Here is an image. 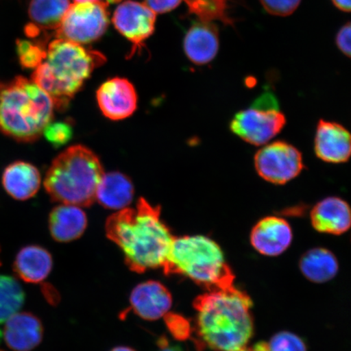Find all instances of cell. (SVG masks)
Wrapping results in <instances>:
<instances>
[{"mask_svg":"<svg viewBox=\"0 0 351 351\" xmlns=\"http://www.w3.org/2000/svg\"><path fill=\"white\" fill-rule=\"evenodd\" d=\"M0 351H3V350H0Z\"/></svg>","mask_w":351,"mask_h":351,"instance_id":"cell-39","label":"cell"},{"mask_svg":"<svg viewBox=\"0 0 351 351\" xmlns=\"http://www.w3.org/2000/svg\"><path fill=\"white\" fill-rule=\"evenodd\" d=\"M110 351H136L133 348H129V346H117V348H113Z\"/></svg>","mask_w":351,"mask_h":351,"instance_id":"cell-35","label":"cell"},{"mask_svg":"<svg viewBox=\"0 0 351 351\" xmlns=\"http://www.w3.org/2000/svg\"><path fill=\"white\" fill-rule=\"evenodd\" d=\"M104 169L97 156L81 145L70 147L52 162L44 186L52 200L64 204L90 207Z\"/></svg>","mask_w":351,"mask_h":351,"instance_id":"cell-6","label":"cell"},{"mask_svg":"<svg viewBox=\"0 0 351 351\" xmlns=\"http://www.w3.org/2000/svg\"><path fill=\"white\" fill-rule=\"evenodd\" d=\"M108 24L106 2H75L66 12L56 36L78 44L90 43L103 36Z\"/></svg>","mask_w":351,"mask_h":351,"instance_id":"cell-8","label":"cell"},{"mask_svg":"<svg viewBox=\"0 0 351 351\" xmlns=\"http://www.w3.org/2000/svg\"><path fill=\"white\" fill-rule=\"evenodd\" d=\"M254 162L260 177L274 185H285L304 169L300 150L284 141L263 145L254 156Z\"/></svg>","mask_w":351,"mask_h":351,"instance_id":"cell-9","label":"cell"},{"mask_svg":"<svg viewBox=\"0 0 351 351\" xmlns=\"http://www.w3.org/2000/svg\"><path fill=\"white\" fill-rule=\"evenodd\" d=\"M287 125L273 92L266 91L247 108L237 112L230 122V130L244 142L263 146L278 136Z\"/></svg>","mask_w":351,"mask_h":351,"instance_id":"cell-7","label":"cell"},{"mask_svg":"<svg viewBox=\"0 0 351 351\" xmlns=\"http://www.w3.org/2000/svg\"><path fill=\"white\" fill-rule=\"evenodd\" d=\"M314 229L323 234L341 235L351 225L350 208L339 197H328L314 206L311 212Z\"/></svg>","mask_w":351,"mask_h":351,"instance_id":"cell-17","label":"cell"},{"mask_svg":"<svg viewBox=\"0 0 351 351\" xmlns=\"http://www.w3.org/2000/svg\"><path fill=\"white\" fill-rule=\"evenodd\" d=\"M55 108L53 100L32 80L19 77L0 85V130L20 141L40 137Z\"/></svg>","mask_w":351,"mask_h":351,"instance_id":"cell-5","label":"cell"},{"mask_svg":"<svg viewBox=\"0 0 351 351\" xmlns=\"http://www.w3.org/2000/svg\"><path fill=\"white\" fill-rule=\"evenodd\" d=\"M2 182L8 195L24 201L37 194L41 185V175L36 167L25 162H16L7 167Z\"/></svg>","mask_w":351,"mask_h":351,"instance_id":"cell-20","label":"cell"},{"mask_svg":"<svg viewBox=\"0 0 351 351\" xmlns=\"http://www.w3.org/2000/svg\"><path fill=\"white\" fill-rule=\"evenodd\" d=\"M70 4L69 0H32L29 7V16L33 25L41 29H58Z\"/></svg>","mask_w":351,"mask_h":351,"instance_id":"cell-23","label":"cell"},{"mask_svg":"<svg viewBox=\"0 0 351 351\" xmlns=\"http://www.w3.org/2000/svg\"><path fill=\"white\" fill-rule=\"evenodd\" d=\"M183 0H145V4L155 13H166L175 10Z\"/></svg>","mask_w":351,"mask_h":351,"instance_id":"cell-32","label":"cell"},{"mask_svg":"<svg viewBox=\"0 0 351 351\" xmlns=\"http://www.w3.org/2000/svg\"><path fill=\"white\" fill-rule=\"evenodd\" d=\"M73 127L65 121L50 122L43 132L47 141L56 147L63 146L72 138Z\"/></svg>","mask_w":351,"mask_h":351,"instance_id":"cell-28","label":"cell"},{"mask_svg":"<svg viewBox=\"0 0 351 351\" xmlns=\"http://www.w3.org/2000/svg\"><path fill=\"white\" fill-rule=\"evenodd\" d=\"M189 11L199 21H221L225 25H234L230 16L231 3L234 0H185Z\"/></svg>","mask_w":351,"mask_h":351,"instance_id":"cell-25","label":"cell"},{"mask_svg":"<svg viewBox=\"0 0 351 351\" xmlns=\"http://www.w3.org/2000/svg\"><path fill=\"white\" fill-rule=\"evenodd\" d=\"M350 34H351V25L350 22L342 26L339 32H337L336 36V44L339 49L342 53L350 57Z\"/></svg>","mask_w":351,"mask_h":351,"instance_id":"cell-31","label":"cell"},{"mask_svg":"<svg viewBox=\"0 0 351 351\" xmlns=\"http://www.w3.org/2000/svg\"><path fill=\"white\" fill-rule=\"evenodd\" d=\"M0 265H1V263H0Z\"/></svg>","mask_w":351,"mask_h":351,"instance_id":"cell-38","label":"cell"},{"mask_svg":"<svg viewBox=\"0 0 351 351\" xmlns=\"http://www.w3.org/2000/svg\"><path fill=\"white\" fill-rule=\"evenodd\" d=\"M253 302L241 289L212 291L195 298V332L201 346L215 351H238L254 333Z\"/></svg>","mask_w":351,"mask_h":351,"instance_id":"cell-2","label":"cell"},{"mask_svg":"<svg viewBox=\"0 0 351 351\" xmlns=\"http://www.w3.org/2000/svg\"><path fill=\"white\" fill-rule=\"evenodd\" d=\"M53 267L51 254L40 245H30L21 248L17 253L13 270L25 282H42L51 274Z\"/></svg>","mask_w":351,"mask_h":351,"instance_id":"cell-18","label":"cell"},{"mask_svg":"<svg viewBox=\"0 0 351 351\" xmlns=\"http://www.w3.org/2000/svg\"><path fill=\"white\" fill-rule=\"evenodd\" d=\"M265 10L271 15L288 16L300 7L302 0H260Z\"/></svg>","mask_w":351,"mask_h":351,"instance_id":"cell-29","label":"cell"},{"mask_svg":"<svg viewBox=\"0 0 351 351\" xmlns=\"http://www.w3.org/2000/svg\"><path fill=\"white\" fill-rule=\"evenodd\" d=\"M108 238L124 254L132 271L163 267L174 237L160 218V208L141 197L135 208L120 210L105 223Z\"/></svg>","mask_w":351,"mask_h":351,"instance_id":"cell-1","label":"cell"},{"mask_svg":"<svg viewBox=\"0 0 351 351\" xmlns=\"http://www.w3.org/2000/svg\"><path fill=\"white\" fill-rule=\"evenodd\" d=\"M187 58L196 65H205L216 58L219 47V30L212 21H199L191 26L183 43Z\"/></svg>","mask_w":351,"mask_h":351,"instance_id":"cell-15","label":"cell"},{"mask_svg":"<svg viewBox=\"0 0 351 351\" xmlns=\"http://www.w3.org/2000/svg\"><path fill=\"white\" fill-rule=\"evenodd\" d=\"M87 217L84 210L77 206L60 204L49 216V230L52 239L59 243H69L84 234Z\"/></svg>","mask_w":351,"mask_h":351,"instance_id":"cell-19","label":"cell"},{"mask_svg":"<svg viewBox=\"0 0 351 351\" xmlns=\"http://www.w3.org/2000/svg\"><path fill=\"white\" fill-rule=\"evenodd\" d=\"M238 351H253V350H252V348L251 349H248L247 348H244L241 349V350H239Z\"/></svg>","mask_w":351,"mask_h":351,"instance_id":"cell-37","label":"cell"},{"mask_svg":"<svg viewBox=\"0 0 351 351\" xmlns=\"http://www.w3.org/2000/svg\"><path fill=\"white\" fill-rule=\"evenodd\" d=\"M293 240L291 226L285 219L266 217L253 227L251 243L258 253L267 256H278L284 253Z\"/></svg>","mask_w":351,"mask_h":351,"instance_id":"cell-14","label":"cell"},{"mask_svg":"<svg viewBox=\"0 0 351 351\" xmlns=\"http://www.w3.org/2000/svg\"><path fill=\"white\" fill-rule=\"evenodd\" d=\"M134 190L130 179L121 173L104 174L100 180L95 200L104 208L122 210L133 201Z\"/></svg>","mask_w":351,"mask_h":351,"instance_id":"cell-21","label":"cell"},{"mask_svg":"<svg viewBox=\"0 0 351 351\" xmlns=\"http://www.w3.org/2000/svg\"><path fill=\"white\" fill-rule=\"evenodd\" d=\"M16 48L20 62L26 69H35L46 59L47 50L38 43L19 40Z\"/></svg>","mask_w":351,"mask_h":351,"instance_id":"cell-27","label":"cell"},{"mask_svg":"<svg viewBox=\"0 0 351 351\" xmlns=\"http://www.w3.org/2000/svg\"><path fill=\"white\" fill-rule=\"evenodd\" d=\"M253 351H307L301 337L291 332L276 333L269 341L254 344Z\"/></svg>","mask_w":351,"mask_h":351,"instance_id":"cell-26","label":"cell"},{"mask_svg":"<svg viewBox=\"0 0 351 351\" xmlns=\"http://www.w3.org/2000/svg\"><path fill=\"white\" fill-rule=\"evenodd\" d=\"M7 346L14 351H32L41 343L43 326L36 315L16 313L5 322L3 331Z\"/></svg>","mask_w":351,"mask_h":351,"instance_id":"cell-16","label":"cell"},{"mask_svg":"<svg viewBox=\"0 0 351 351\" xmlns=\"http://www.w3.org/2000/svg\"><path fill=\"white\" fill-rule=\"evenodd\" d=\"M158 346H159V351H183L179 346L171 345L166 337H160L157 341Z\"/></svg>","mask_w":351,"mask_h":351,"instance_id":"cell-33","label":"cell"},{"mask_svg":"<svg viewBox=\"0 0 351 351\" xmlns=\"http://www.w3.org/2000/svg\"><path fill=\"white\" fill-rule=\"evenodd\" d=\"M165 324L171 335L176 339L186 340L191 335V326L188 320L173 313H167L165 315Z\"/></svg>","mask_w":351,"mask_h":351,"instance_id":"cell-30","label":"cell"},{"mask_svg":"<svg viewBox=\"0 0 351 351\" xmlns=\"http://www.w3.org/2000/svg\"><path fill=\"white\" fill-rule=\"evenodd\" d=\"M156 13L146 4L127 0L114 12L115 28L133 44V53L139 49L155 30Z\"/></svg>","mask_w":351,"mask_h":351,"instance_id":"cell-10","label":"cell"},{"mask_svg":"<svg viewBox=\"0 0 351 351\" xmlns=\"http://www.w3.org/2000/svg\"><path fill=\"white\" fill-rule=\"evenodd\" d=\"M104 115L112 121L126 119L138 107V95L132 83L125 78L114 77L100 86L96 94Z\"/></svg>","mask_w":351,"mask_h":351,"instance_id":"cell-11","label":"cell"},{"mask_svg":"<svg viewBox=\"0 0 351 351\" xmlns=\"http://www.w3.org/2000/svg\"><path fill=\"white\" fill-rule=\"evenodd\" d=\"M315 155L326 163L342 164L351 155L350 132L339 123L320 120L314 140Z\"/></svg>","mask_w":351,"mask_h":351,"instance_id":"cell-12","label":"cell"},{"mask_svg":"<svg viewBox=\"0 0 351 351\" xmlns=\"http://www.w3.org/2000/svg\"><path fill=\"white\" fill-rule=\"evenodd\" d=\"M130 309L140 318L154 322L169 313L173 297L165 285L156 280L139 284L131 292Z\"/></svg>","mask_w":351,"mask_h":351,"instance_id":"cell-13","label":"cell"},{"mask_svg":"<svg viewBox=\"0 0 351 351\" xmlns=\"http://www.w3.org/2000/svg\"><path fill=\"white\" fill-rule=\"evenodd\" d=\"M333 5L339 10L350 12L351 10V0H331Z\"/></svg>","mask_w":351,"mask_h":351,"instance_id":"cell-34","label":"cell"},{"mask_svg":"<svg viewBox=\"0 0 351 351\" xmlns=\"http://www.w3.org/2000/svg\"><path fill=\"white\" fill-rule=\"evenodd\" d=\"M84 1H101V0H75V2H84Z\"/></svg>","mask_w":351,"mask_h":351,"instance_id":"cell-36","label":"cell"},{"mask_svg":"<svg viewBox=\"0 0 351 351\" xmlns=\"http://www.w3.org/2000/svg\"><path fill=\"white\" fill-rule=\"evenodd\" d=\"M162 269L166 275L190 278L207 292L234 289V275L219 245L208 237L174 238Z\"/></svg>","mask_w":351,"mask_h":351,"instance_id":"cell-4","label":"cell"},{"mask_svg":"<svg viewBox=\"0 0 351 351\" xmlns=\"http://www.w3.org/2000/svg\"><path fill=\"white\" fill-rule=\"evenodd\" d=\"M23 289L10 276H0V324L19 313L25 302Z\"/></svg>","mask_w":351,"mask_h":351,"instance_id":"cell-24","label":"cell"},{"mask_svg":"<svg viewBox=\"0 0 351 351\" xmlns=\"http://www.w3.org/2000/svg\"><path fill=\"white\" fill-rule=\"evenodd\" d=\"M105 57L81 44L57 38L47 47L46 59L32 80L50 96L56 108H64Z\"/></svg>","mask_w":351,"mask_h":351,"instance_id":"cell-3","label":"cell"},{"mask_svg":"<svg viewBox=\"0 0 351 351\" xmlns=\"http://www.w3.org/2000/svg\"><path fill=\"white\" fill-rule=\"evenodd\" d=\"M300 267L307 280L324 283L335 278L339 266L337 258L326 248L309 250L300 258Z\"/></svg>","mask_w":351,"mask_h":351,"instance_id":"cell-22","label":"cell"}]
</instances>
